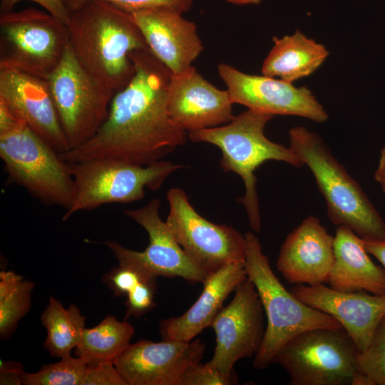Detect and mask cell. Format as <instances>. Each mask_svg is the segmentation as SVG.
I'll use <instances>...</instances> for the list:
<instances>
[{
    "instance_id": "6da1fadb",
    "label": "cell",
    "mask_w": 385,
    "mask_h": 385,
    "mask_svg": "<svg viewBox=\"0 0 385 385\" xmlns=\"http://www.w3.org/2000/svg\"><path fill=\"white\" fill-rule=\"evenodd\" d=\"M130 58L135 74L114 95L104 123L89 140L60 153L63 160L111 158L148 165L186 143L187 131L168 111L171 73L150 49L135 51Z\"/></svg>"
},
{
    "instance_id": "7a4b0ae2",
    "label": "cell",
    "mask_w": 385,
    "mask_h": 385,
    "mask_svg": "<svg viewBox=\"0 0 385 385\" xmlns=\"http://www.w3.org/2000/svg\"><path fill=\"white\" fill-rule=\"evenodd\" d=\"M69 46L81 64L115 93L135 74L130 54L149 49L133 15L102 1L70 12Z\"/></svg>"
},
{
    "instance_id": "3957f363",
    "label": "cell",
    "mask_w": 385,
    "mask_h": 385,
    "mask_svg": "<svg viewBox=\"0 0 385 385\" xmlns=\"http://www.w3.org/2000/svg\"><path fill=\"white\" fill-rule=\"evenodd\" d=\"M273 116L248 109L227 124L188 133L192 142L219 148L221 168L241 177L245 192L237 201L245 207L250 226L255 232H260L262 224L255 175L257 168L267 160L282 161L296 168L304 165L289 146L272 142L265 136V127Z\"/></svg>"
},
{
    "instance_id": "277c9868",
    "label": "cell",
    "mask_w": 385,
    "mask_h": 385,
    "mask_svg": "<svg viewBox=\"0 0 385 385\" xmlns=\"http://www.w3.org/2000/svg\"><path fill=\"white\" fill-rule=\"evenodd\" d=\"M289 147L312 172L331 222L363 240H385V221L323 139L302 126L289 129Z\"/></svg>"
},
{
    "instance_id": "5b68a950",
    "label": "cell",
    "mask_w": 385,
    "mask_h": 385,
    "mask_svg": "<svg viewBox=\"0 0 385 385\" xmlns=\"http://www.w3.org/2000/svg\"><path fill=\"white\" fill-rule=\"evenodd\" d=\"M245 237L247 276L259 294L267 322L253 366L265 369L272 364L279 349L296 335L315 328L342 326L332 317L307 305L288 291L272 270L255 234L249 231Z\"/></svg>"
},
{
    "instance_id": "8992f818",
    "label": "cell",
    "mask_w": 385,
    "mask_h": 385,
    "mask_svg": "<svg viewBox=\"0 0 385 385\" xmlns=\"http://www.w3.org/2000/svg\"><path fill=\"white\" fill-rule=\"evenodd\" d=\"M68 163L74 192L63 220L80 211L91 210L106 204L142 200L145 188L152 190L159 189L173 173L185 167L165 160L139 165L111 158Z\"/></svg>"
},
{
    "instance_id": "52a82bcc",
    "label": "cell",
    "mask_w": 385,
    "mask_h": 385,
    "mask_svg": "<svg viewBox=\"0 0 385 385\" xmlns=\"http://www.w3.org/2000/svg\"><path fill=\"white\" fill-rule=\"evenodd\" d=\"M0 157L10 181L43 204L68 209L74 192L69 163L24 121L0 131Z\"/></svg>"
},
{
    "instance_id": "ba28073f",
    "label": "cell",
    "mask_w": 385,
    "mask_h": 385,
    "mask_svg": "<svg viewBox=\"0 0 385 385\" xmlns=\"http://www.w3.org/2000/svg\"><path fill=\"white\" fill-rule=\"evenodd\" d=\"M359 351L342 328H315L285 343L272 364L286 370L290 385H352Z\"/></svg>"
},
{
    "instance_id": "9c48e42d",
    "label": "cell",
    "mask_w": 385,
    "mask_h": 385,
    "mask_svg": "<svg viewBox=\"0 0 385 385\" xmlns=\"http://www.w3.org/2000/svg\"><path fill=\"white\" fill-rule=\"evenodd\" d=\"M69 46L66 24L34 8L0 14V66L47 78Z\"/></svg>"
},
{
    "instance_id": "30bf717a",
    "label": "cell",
    "mask_w": 385,
    "mask_h": 385,
    "mask_svg": "<svg viewBox=\"0 0 385 385\" xmlns=\"http://www.w3.org/2000/svg\"><path fill=\"white\" fill-rule=\"evenodd\" d=\"M46 80L70 149L83 145L104 123L115 93L81 64L70 46Z\"/></svg>"
},
{
    "instance_id": "8fae6325",
    "label": "cell",
    "mask_w": 385,
    "mask_h": 385,
    "mask_svg": "<svg viewBox=\"0 0 385 385\" xmlns=\"http://www.w3.org/2000/svg\"><path fill=\"white\" fill-rule=\"evenodd\" d=\"M167 200L170 210L165 222L183 250L202 270L210 274L229 263L245 262V235L201 216L180 188L170 189Z\"/></svg>"
},
{
    "instance_id": "7c38bea8",
    "label": "cell",
    "mask_w": 385,
    "mask_h": 385,
    "mask_svg": "<svg viewBox=\"0 0 385 385\" xmlns=\"http://www.w3.org/2000/svg\"><path fill=\"white\" fill-rule=\"evenodd\" d=\"M160 202L153 199L137 209L124 214L142 226L149 235V244L143 251L128 249L117 242L104 244L111 250L119 265L137 270L145 279L158 277H181L190 282H203L208 274L197 265L175 240L166 222L159 215Z\"/></svg>"
},
{
    "instance_id": "4fadbf2b",
    "label": "cell",
    "mask_w": 385,
    "mask_h": 385,
    "mask_svg": "<svg viewBox=\"0 0 385 385\" xmlns=\"http://www.w3.org/2000/svg\"><path fill=\"white\" fill-rule=\"evenodd\" d=\"M233 299L213 319L216 345L212 365L231 373L240 359L255 356L264 340L265 312L253 282L247 277L235 289Z\"/></svg>"
},
{
    "instance_id": "5bb4252c",
    "label": "cell",
    "mask_w": 385,
    "mask_h": 385,
    "mask_svg": "<svg viewBox=\"0 0 385 385\" xmlns=\"http://www.w3.org/2000/svg\"><path fill=\"white\" fill-rule=\"evenodd\" d=\"M218 73L233 103L272 115H295L324 123L329 115L323 106L306 87L265 75L243 73L221 63Z\"/></svg>"
},
{
    "instance_id": "9a60e30c",
    "label": "cell",
    "mask_w": 385,
    "mask_h": 385,
    "mask_svg": "<svg viewBox=\"0 0 385 385\" xmlns=\"http://www.w3.org/2000/svg\"><path fill=\"white\" fill-rule=\"evenodd\" d=\"M205 345L189 342L140 340L130 344L114 364L128 385H177L190 366L202 358Z\"/></svg>"
},
{
    "instance_id": "2e32d148",
    "label": "cell",
    "mask_w": 385,
    "mask_h": 385,
    "mask_svg": "<svg viewBox=\"0 0 385 385\" xmlns=\"http://www.w3.org/2000/svg\"><path fill=\"white\" fill-rule=\"evenodd\" d=\"M0 101L58 153L70 150L46 78L0 66Z\"/></svg>"
},
{
    "instance_id": "e0dca14e",
    "label": "cell",
    "mask_w": 385,
    "mask_h": 385,
    "mask_svg": "<svg viewBox=\"0 0 385 385\" xmlns=\"http://www.w3.org/2000/svg\"><path fill=\"white\" fill-rule=\"evenodd\" d=\"M290 291L303 303L336 319L359 352L368 346L385 316V294L340 292L323 284H297Z\"/></svg>"
},
{
    "instance_id": "ac0fdd59",
    "label": "cell",
    "mask_w": 385,
    "mask_h": 385,
    "mask_svg": "<svg viewBox=\"0 0 385 385\" xmlns=\"http://www.w3.org/2000/svg\"><path fill=\"white\" fill-rule=\"evenodd\" d=\"M228 91L207 81L192 66L170 76L168 108L173 120L188 132L220 126L233 118Z\"/></svg>"
},
{
    "instance_id": "d6986e66",
    "label": "cell",
    "mask_w": 385,
    "mask_h": 385,
    "mask_svg": "<svg viewBox=\"0 0 385 385\" xmlns=\"http://www.w3.org/2000/svg\"><path fill=\"white\" fill-rule=\"evenodd\" d=\"M131 14L151 53L172 74L191 67L204 49L196 24L178 11L153 8Z\"/></svg>"
},
{
    "instance_id": "ffe728a7",
    "label": "cell",
    "mask_w": 385,
    "mask_h": 385,
    "mask_svg": "<svg viewBox=\"0 0 385 385\" xmlns=\"http://www.w3.org/2000/svg\"><path fill=\"white\" fill-rule=\"evenodd\" d=\"M334 262V237L311 215L287 236L276 263L292 284L317 285L327 282Z\"/></svg>"
},
{
    "instance_id": "44dd1931",
    "label": "cell",
    "mask_w": 385,
    "mask_h": 385,
    "mask_svg": "<svg viewBox=\"0 0 385 385\" xmlns=\"http://www.w3.org/2000/svg\"><path fill=\"white\" fill-rule=\"evenodd\" d=\"M245 262L229 263L208 274L195 302L178 317L163 319L159 332L163 339L189 342L210 324L236 287L247 278Z\"/></svg>"
},
{
    "instance_id": "7402d4cb",
    "label": "cell",
    "mask_w": 385,
    "mask_h": 385,
    "mask_svg": "<svg viewBox=\"0 0 385 385\" xmlns=\"http://www.w3.org/2000/svg\"><path fill=\"white\" fill-rule=\"evenodd\" d=\"M327 283L340 292L385 294V270L371 260L362 239L347 227L336 230Z\"/></svg>"
},
{
    "instance_id": "603a6c76",
    "label": "cell",
    "mask_w": 385,
    "mask_h": 385,
    "mask_svg": "<svg viewBox=\"0 0 385 385\" xmlns=\"http://www.w3.org/2000/svg\"><path fill=\"white\" fill-rule=\"evenodd\" d=\"M274 41L262 63V73L291 83L313 73L329 56L324 46L299 30Z\"/></svg>"
},
{
    "instance_id": "cb8c5ba5",
    "label": "cell",
    "mask_w": 385,
    "mask_h": 385,
    "mask_svg": "<svg viewBox=\"0 0 385 385\" xmlns=\"http://www.w3.org/2000/svg\"><path fill=\"white\" fill-rule=\"evenodd\" d=\"M133 334L131 324L108 315L96 327L85 328L75 352L88 365L106 361L114 363L130 344Z\"/></svg>"
},
{
    "instance_id": "d4e9b609",
    "label": "cell",
    "mask_w": 385,
    "mask_h": 385,
    "mask_svg": "<svg viewBox=\"0 0 385 385\" xmlns=\"http://www.w3.org/2000/svg\"><path fill=\"white\" fill-rule=\"evenodd\" d=\"M41 320L47 331L44 348L58 358L71 355L85 329V317L79 308L73 304L65 308L61 302L51 297Z\"/></svg>"
},
{
    "instance_id": "484cf974",
    "label": "cell",
    "mask_w": 385,
    "mask_h": 385,
    "mask_svg": "<svg viewBox=\"0 0 385 385\" xmlns=\"http://www.w3.org/2000/svg\"><path fill=\"white\" fill-rule=\"evenodd\" d=\"M34 284L12 272L0 273V336L10 337L31 307Z\"/></svg>"
},
{
    "instance_id": "4316f807",
    "label": "cell",
    "mask_w": 385,
    "mask_h": 385,
    "mask_svg": "<svg viewBox=\"0 0 385 385\" xmlns=\"http://www.w3.org/2000/svg\"><path fill=\"white\" fill-rule=\"evenodd\" d=\"M61 361L46 364L36 373L22 376V384L26 385H82L88 364L81 357L71 355Z\"/></svg>"
},
{
    "instance_id": "83f0119b",
    "label": "cell",
    "mask_w": 385,
    "mask_h": 385,
    "mask_svg": "<svg viewBox=\"0 0 385 385\" xmlns=\"http://www.w3.org/2000/svg\"><path fill=\"white\" fill-rule=\"evenodd\" d=\"M356 368L370 385H385V316L378 324L368 346L358 353Z\"/></svg>"
},
{
    "instance_id": "f1b7e54d",
    "label": "cell",
    "mask_w": 385,
    "mask_h": 385,
    "mask_svg": "<svg viewBox=\"0 0 385 385\" xmlns=\"http://www.w3.org/2000/svg\"><path fill=\"white\" fill-rule=\"evenodd\" d=\"M91 1H105L130 14L148 9L167 8L183 14L192 9L194 3V0H62L70 12Z\"/></svg>"
},
{
    "instance_id": "f546056e",
    "label": "cell",
    "mask_w": 385,
    "mask_h": 385,
    "mask_svg": "<svg viewBox=\"0 0 385 385\" xmlns=\"http://www.w3.org/2000/svg\"><path fill=\"white\" fill-rule=\"evenodd\" d=\"M235 371L225 372L210 362H200L188 367L177 385H232L238 382Z\"/></svg>"
},
{
    "instance_id": "4dcf8cb0",
    "label": "cell",
    "mask_w": 385,
    "mask_h": 385,
    "mask_svg": "<svg viewBox=\"0 0 385 385\" xmlns=\"http://www.w3.org/2000/svg\"><path fill=\"white\" fill-rule=\"evenodd\" d=\"M156 280L143 279L127 294L125 320L130 316L140 317L155 307Z\"/></svg>"
},
{
    "instance_id": "1f68e13d",
    "label": "cell",
    "mask_w": 385,
    "mask_h": 385,
    "mask_svg": "<svg viewBox=\"0 0 385 385\" xmlns=\"http://www.w3.org/2000/svg\"><path fill=\"white\" fill-rule=\"evenodd\" d=\"M144 278L135 269L119 265L104 275L103 280L114 292L115 296L127 294Z\"/></svg>"
},
{
    "instance_id": "d6a6232c",
    "label": "cell",
    "mask_w": 385,
    "mask_h": 385,
    "mask_svg": "<svg viewBox=\"0 0 385 385\" xmlns=\"http://www.w3.org/2000/svg\"><path fill=\"white\" fill-rule=\"evenodd\" d=\"M82 385H128L113 362L88 365Z\"/></svg>"
},
{
    "instance_id": "836d02e7",
    "label": "cell",
    "mask_w": 385,
    "mask_h": 385,
    "mask_svg": "<svg viewBox=\"0 0 385 385\" xmlns=\"http://www.w3.org/2000/svg\"><path fill=\"white\" fill-rule=\"evenodd\" d=\"M24 1L38 4L46 11L68 24L70 11L65 6L62 0H0V14L14 10L19 3Z\"/></svg>"
},
{
    "instance_id": "e575fe53",
    "label": "cell",
    "mask_w": 385,
    "mask_h": 385,
    "mask_svg": "<svg viewBox=\"0 0 385 385\" xmlns=\"http://www.w3.org/2000/svg\"><path fill=\"white\" fill-rule=\"evenodd\" d=\"M24 371L20 363L16 361H0V384H22V376Z\"/></svg>"
},
{
    "instance_id": "d590c367",
    "label": "cell",
    "mask_w": 385,
    "mask_h": 385,
    "mask_svg": "<svg viewBox=\"0 0 385 385\" xmlns=\"http://www.w3.org/2000/svg\"><path fill=\"white\" fill-rule=\"evenodd\" d=\"M362 240L367 252L379 261L385 270V240Z\"/></svg>"
},
{
    "instance_id": "8d00e7d4",
    "label": "cell",
    "mask_w": 385,
    "mask_h": 385,
    "mask_svg": "<svg viewBox=\"0 0 385 385\" xmlns=\"http://www.w3.org/2000/svg\"><path fill=\"white\" fill-rule=\"evenodd\" d=\"M374 178L385 194V146L380 152L378 165L374 172Z\"/></svg>"
},
{
    "instance_id": "74e56055",
    "label": "cell",
    "mask_w": 385,
    "mask_h": 385,
    "mask_svg": "<svg viewBox=\"0 0 385 385\" xmlns=\"http://www.w3.org/2000/svg\"><path fill=\"white\" fill-rule=\"evenodd\" d=\"M229 4L245 6V5H257L262 2V0H223Z\"/></svg>"
}]
</instances>
